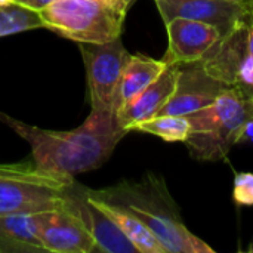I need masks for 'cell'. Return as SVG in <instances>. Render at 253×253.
<instances>
[{"label":"cell","instance_id":"7402d4cb","mask_svg":"<svg viewBox=\"0 0 253 253\" xmlns=\"http://www.w3.org/2000/svg\"><path fill=\"white\" fill-rule=\"evenodd\" d=\"M240 142L253 144V119L245 123V126L242 129V133H240V139H239V144Z\"/></svg>","mask_w":253,"mask_h":253},{"label":"cell","instance_id":"e0dca14e","mask_svg":"<svg viewBox=\"0 0 253 253\" xmlns=\"http://www.w3.org/2000/svg\"><path fill=\"white\" fill-rule=\"evenodd\" d=\"M130 132H144L162 138L166 142H185L190 135V122L185 116L159 114L136 123Z\"/></svg>","mask_w":253,"mask_h":253},{"label":"cell","instance_id":"ba28073f","mask_svg":"<svg viewBox=\"0 0 253 253\" xmlns=\"http://www.w3.org/2000/svg\"><path fill=\"white\" fill-rule=\"evenodd\" d=\"M228 87L218 79L212 77L203 67L202 61L178 65L176 89L159 114L187 116L211 105ZM157 114V116H159Z\"/></svg>","mask_w":253,"mask_h":253},{"label":"cell","instance_id":"30bf717a","mask_svg":"<svg viewBox=\"0 0 253 253\" xmlns=\"http://www.w3.org/2000/svg\"><path fill=\"white\" fill-rule=\"evenodd\" d=\"M40 240L46 252H95V240L80 215L71 206L68 196L64 208L44 212Z\"/></svg>","mask_w":253,"mask_h":253},{"label":"cell","instance_id":"5bb4252c","mask_svg":"<svg viewBox=\"0 0 253 253\" xmlns=\"http://www.w3.org/2000/svg\"><path fill=\"white\" fill-rule=\"evenodd\" d=\"M89 199L120 228V231L132 242V245L138 249L139 253H168L165 246L159 242V239L147 228L144 222H141L130 212L123 208L105 202L93 194L92 190H87Z\"/></svg>","mask_w":253,"mask_h":253},{"label":"cell","instance_id":"9c48e42d","mask_svg":"<svg viewBox=\"0 0 253 253\" xmlns=\"http://www.w3.org/2000/svg\"><path fill=\"white\" fill-rule=\"evenodd\" d=\"M165 25L169 42L163 61L168 65L202 61L222 39L216 27L188 18H173Z\"/></svg>","mask_w":253,"mask_h":253},{"label":"cell","instance_id":"ffe728a7","mask_svg":"<svg viewBox=\"0 0 253 253\" xmlns=\"http://www.w3.org/2000/svg\"><path fill=\"white\" fill-rule=\"evenodd\" d=\"M55 0H15V3L21 4V6H25L28 9H33V10H43L44 7L50 6Z\"/></svg>","mask_w":253,"mask_h":253},{"label":"cell","instance_id":"277c9868","mask_svg":"<svg viewBox=\"0 0 253 253\" xmlns=\"http://www.w3.org/2000/svg\"><path fill=\"white\" fill-rule=\"evenodd\" d=\"M73 182V178L42 170L34 160L0 163V216L61 209Z\"/></svg>","mask_w":253,"mask_h":253},{"label":"cell","instance_id":"7c38bea8","mask_svg":"<svg viewBox=\"0 0 253 253\" xmlns=\"http://www.w3.org/2000/svg\"><path fill=\"white\" fill-rule=\"evenodd\" d=\"M68 200L95 240V252L139 253L120 228L89 199L86 188L74 182L67 190Z\"/></svg>","mask_w":253,"mask_h":253},{"label":"cell","instance_id":"8992f818","mask_svg":"<svg viewBox=\"0 0 253 253\" xmlns=\"http://www.w3.org/2000/svg\"><path fill=\"white\" fill-rule=\"evenodd\" d=\"M205 70L253 101V15L251 10L202 59Z\"/></svg>","mask_w":253,"mask_h":253},{"label":"cell","instance_id":"52a82bcc","mask_svg":"<svg viewBox=\"0 0 253 253\" xmlns=\"http://www.w3.org/2000/svg\"><path fill=\"white\" fill-rule=\"evenodd\" d=\"M86 67L92 110L116 114L119 86L130 53L120 37L107 43H79Z\"/></svg>","mask_w":253,"mask_h":253},{"label":"cell","instance_id":"5b68a950","mask_svg":"<svg viewBox=\"0 0 253 253\" xmlns=\"http://www.w3.org/2000/svg\"><path fill=\"white\" fill-rule=\"evenodd\" d=\"M39 13L44 28L77 43H107L120 37L126 16L99 0H55Z\"/></svg>","mask_w":253,"mask_h":253},{"label":"cell","instance_id":"d6986e66","mask_svg":"<svg viewBox=\"0 0 253 253\" xmlns=\"http://www.w3.org/2000/svg\"><path fill=\"white\" fill-rule=\"evenodd\" d=\"M233 199L239 206H253V173L242 172L234 178Z\"/></svg>","mask_w":253,"mask_h":253},{"label":"cell","instance_id":"ac0fdd59","mask_svg":"<svg viewBox=\"0 0 253 253\" xmlns=\"http://www.w3.org/2000/svg\"><path fill=\"white\" fill-rule=\"evenodd\" d=\"M34 28H44L37 10L28 9L18 3L0 7V37Z\"/></svg>","mask_w":253,"mask_h":253},{"label":"cell","instance_id":"2e32d148","mask_svg":"<svg viewBox=\"0 0 253 253\" xmlns=\"http://www.w3.org/2000/svg\"><path fill=\"white\" fill-rule=\"evenodd\" d=\"M43 216L44 212L0 216V236L18 246L21 252H46L40 240Z\"/></svg>","mask_w":253,"mask_h":253},{"label":"cell","instance_id":"9a60e30c","mask_svg":"<svg viewBox=\"0 0 253 253\" xmlns=\"http://www.w3.org/2000/svg\"><path fill=\"white\" fill-rule=\"evenodd\" d=\"M168 67L163 59H154L141 53L130 55L119 86L117 110L148 87Z\"/></svg>","mask_w":253,"mask_h":253},{"label":"cell","instance_id":"7a4b0ae2","mask_svg":"<svg viewBox=\"0 0 253 253\" xmlns=\"http://www.w3.org/2000/svg\"><path fill=\"white\" fill-rule=\"evenodd\" d=\"M93 194L136 216L159 239L168 253H215V249L187 228L165 181L154 173H147L138 182L125 181L96 190Z\"/></svg>","mask_w":253,"mask_h":253},{"label":"cell","instance_id":"6da1fadb","mask_svg":"<svg viewBox=\"0 0 253 253\" xmlns=\"http://www.w3.org/2000/svg\"><path fill=\"white\" fill-rule=\"evenodd\" d=\"M0 120L28 142L33 160L42 170L67 178L102 166L126 135L116 114L95 110L79 127L67 132L34 127L3 113Z\"/></svg>","mask_w":253,"mask_h":253},{"label":"cell","instance_id":"3957f363","mask_svg":"<svg viewBox=\"0 0 253 253\" xmlns=\"http://www.w3.org/2000/svg\"><path fill=\"white\" fill-rule=\"evenodd\" d=\"M185 117L190 122L185 141L190 154L202 162H221L239 144L245 123L253 119V101L227 89L211 105Z\"/></svg>","mask_w":253,"mask_h":253},{"label":"cell","instance_id":"44dd1931","mask_svg":"<svg viewBox=\"0 0 253 253\" xmlns=\"http://www.w3.org/2000/svg\"><path fill=\"white\" fill-rule=\"evenodd\" d=\"M99 1H102V3H105V4H108V6H111V7H116V9H119V10L127 13L129 7H130L136 0H99Z\"/></svg>","mask_w":253,"mask_h":253},{"label":"cell","instance_id":"cb8c5ba5","mask_svg":"<svg viewBox=\"0 0 253 253\" xmlns=\"http://www.w3.org/2000/svg\"><path fill=\"white\" fill-rule=\"evenodd\" d=\"M246 6H248V9L251 10V13L253 15V0H248V4Z\"/></svg>","mask_w":253,"mask_h":253},{"label":"cell","instance_id":"8fae6325","mask_svg":"<svg viewBox=\"0 0 253 253\" xmlns=\"http://www.w3.org/2000/svg\"><path fill=\"white\" fill-rule=\"evenodd\" d=\"M165 24L173 18H188L213 25L227 36L248 13V7L233 0H154Z\"/></svg>","mask_w":253,"mask_h":253},{"label":"cell","instance_id":"d4e9b609","mask_svg":"<svg viewBox=\"0 0 253 253\" xmlns=\"http://www.w3.org/2000/svg\"><path fill=\"white\" fill-rule=\"evenodd\" d=\"M233 1L240 3V4H243V6H246V4H248V0H233ZM246 7H248V6H246Z\"/></svg>","mask_w":253,"mask_h":253},{"label":"cell","instance_id":"603a6c76","mask_svg":"<svg viewBox=\"0 0 253 253\" xmlns=\"http://www.w3.org/2000/svg\"><path fill=\"white\" fill-rule=\"evenodd\" d=\"M15 3V0H0V7L1 6H7V4H12Z\"/></svg>","mask_w":253,"mask_h":253},{"label":"cell","instance_id":"4fadbf2b","mask_svg":"<svg viewBox=\"0 0 253 253\" xmlns=\"http://www.w3.org/2000/svg\"><path fill=\"white\" fill-rule=\"evenodd\" d=\"M178 65H168L165 71L133 99L122 105L116 111L117 125L129 133L130 129L147 119L159 114L165 104L170 99L176 89Z\"/></svg>","mask_w":253,"mask_h":253}]
</instances>
